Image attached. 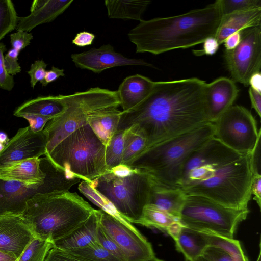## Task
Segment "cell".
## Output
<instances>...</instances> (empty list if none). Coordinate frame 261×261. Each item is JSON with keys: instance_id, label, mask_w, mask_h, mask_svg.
Listing matches in <instances>:
<instances>
[{"instance_id": "f35d334b", "label": "cell", "mask_w": 261, "mask_h": 261, "mask_svg": "<svg viewBox=\"0 0 261 261\" xmlns=\"http://www.w3.org/2000/svg\"><path fill=\"white\" fill-rule=\"evenodd\" d=\"M47 64L42 60H36L32 64L28 74L30 77V84L34 88L36 84L41 82L44 79L46 74Z\"/></svg>"}, {"instance_id": "836d02e7", "label": "cell", "mask_w": 261, "mask_h": 261, "mask_svg": "<svg viewBox=\"0 0 261 261\" xmlns=\"http://www.w3.org/2000/svg\"><path fill=\"white\" fill-rule=\"evenodd\" d=\"M66 251L90 261H121L98 242L83 248Z\"/></svg>"}, {"instance_id": "816d5d0a", "label": "cell", "mask_w": 261, "mask_h": 261, "mask_svg": "<svg viewBox=\"0 0 261 261\" xmlns=\"http://www.w3.org/2000/svg\"><path fill=\"white\" fill-rule=\"evenodd\" d=\"M249 85L253 89L261 93V73H256L253 74L250 78L249 82Z\"/></svg>"}, {"instance_id": "d4e9b609", "label": "cell", "mask_w": 261, "mask_h": 261, "mask_svg": "<svg viewBox=\"0 0 261 261\" xmlns=\"http://www.w3.org/2000/svg\"><path fill=\"white\" fill-rule=\"evenodd\" d=\"M138 224L166 232L173 239L182 226L179 217L150 204H147L144 207Z\"/></svg>"}, {"instance_id": "5b68a950", "label": "cell", "mask_w": 261, "mask_h": 261, "mask_svg": "<svg viewBox=\"0 0 261 261\" xmlns=\"http://www.w3.org/2000/svg\"><path fill=\"white\" fill-rule=\"evenodd\" d=\"M214 128V123L209 122L153 145L137 155L128 166L146 172L157 184L178 187L188 159L213 137Z\"/></svg>"}, {"instance_id": "f907efd6", "label": "cell", "mask_w": 261, "mask_h": 261, "mask_svg": "<svg viewBox=\"0 0 261 261\" xmlns=\"http://www.w3.org/2000/svg\"><path fill=\"white\" fill-rule=\"evenodd\" d=\"M241 38V31L234 33L228 37L224 42L225 50L234 48L240 43Z\"/></svg>"}, {"instance_id": "52a82bcc", "label": "cell", "mask_w": 261, "mask_h": 261, "mask_svg": "<svg viewBox=\"0 0 261 261\" xmlns=\"http://www.w3.org/2000/svg\"><path fill=\"white\" fill-rule=\"evenodd\" d=\"M106 147L87 124L62 139L45 156L56 167L91 182L108 170Z\"/></svg>"}, {"instance_id": "ac0fdd59", "label": "cell", "mask_w": 261, "mask_h": 261, "mask_svg": "<svg viewBox=\"0 0 261 261\" xmlns=\"http://www.w3.org/2000/svg\"><path fill=\"white\" fill-rule=\"evenodd\" d=\"M72 2V0H35L32 3L30 14L18 17L16 29L29 32L39 25L53 21Z\"/></svg>"}, {"instance_id": "44dd1931", "label": "cell", "mask_w": 261, "mask_h": 261, "mask_svg": "<svg viewBox=\"0 0 261 261\" xmlns=\"http://www.w3.org/2000/svg\"><path fill=\"white\" fill-rule=\"evenodd\" d=\"M100 210H95L87 221L68 236L53 243L54 247L62 250L76 249L97 242Z\"/></svg>"}, {"instance_id": "4316f807", "label": "cell", "mask_w": 261, "mask_h": 261, "mask_svg": "<svg viewBox=\"0 0 261 261\" xmlns=\"http://www.w3.org/2000/svg\"><path fill=\"white\" fill-rule=\"evenodd\" d=\"M173 239L176 250L190 261L201 256L208 246L205 233L183 225Z\"/></svg>"}, {"instance_id": "6f0895ef", "label": "cell", "mask_w": 261, "mask_h": 261, "mask_svg": "<svg viewBox=\"0 0 261 261\" xmlns=\"http://www.w3.org/2000/svg\"><path fill=\"white\" fill-rule=\"evenodd\" d=\"M194 261H207L206 259H205L203 257L200 256Z\"/></svg>"}, {"instance_id": "b9f144b4", "label": "cell", "mask_w": 261, "mask_h": 261, "mask_svg": "<svg viewBox=\"0 0 261 261\" xmlns=\"http://www.w3.org/2000/svg\"><path fill=\"white\" fill-rule=\"evenodd\" d=\"M19 52L11 48L4 56V61L5 69L7 73L12 75H15L21 72V69L18 62V56Z\"/></svg>"}, {"instance_id": "83f0119b", "label": "cell", "mask_w": 261, "mask_h": 261, "mask_svg": "<svg viewBox=\"0 0 261 261\" xmlns=\"http://www.w3.org/2000/svg\"><path fill=\"white\" fill-rule=\"evenodd\" d=\"M150 3L146 0H106L105 4L110 18L141 21L142 15Z\"/></svg>"}, {"instance_id": "60d3db41", "label": "cell", "mask_w": 261, "mask_h": 261, "mask_svg": "<svg viewBox=\"0 0 261 261\" xmlns=\"http://www.w3.org/2000/svg\"><path fill=\"white\" fill-rule=\"evenodd\" d=\"M10 37L12 48L19 52L28 46L33 38L31 33L23 31H17L12 33Z\"/></svg>"}, {"instance_id": "db71d44e", "label": "cell", "mask_w": 261, "mask_h": 261, "mask_svg": "<svg viewBox=\"0 0 261 261\" xmlns=\"http://www.w3.org/2000/svg\"><path fill=\"white\" fill-rule=\"evenodd\" d=\"M9 140L7 135L5 133L0 132V143L5 145Z\"/></svg>"}, {"instance_id": "f6af8a7d", "label": "cell", "mask_w": 261, "mask_h": 261, "mask_svg": "<svg viewBox=\"0 0 261 261\" xmlns=\"http://www.w3.org/2000/svg\"><path fill=\"white\" fill-rule=\"evenodd\" d=\"M219 44L215 37L206 38L203 42V49L195 50L194 54L197 56L202 55H213L218 49Z\"/></svg>"}, {"instance_id": "ab89813d", "label": "cell", "mask_w": 261, "mask_h": 261, "mask_svg": "<svg viewBox=\"0 0 261 261\" xmlns=\"http://www.w3.org/2000/svg\"><path fill=\"white\" fill-rule=\"evenodd\" d=\"M45 261H90L66 250L53 247L48 252Z\"/></svg>"}, {"instance_id": "6da1fadb", "label": "cell", "mask_w": 261, "mask_h": 261, "mask_svg": "<svg viewBox=\"0 0 261 261\" xmlns=\"http://www.w3.org/2000/svg\"><path fill=\"white\" fill-rule=\"evenodd\" d=\"M206 84L196 77L154 82L146 98L121 111L117 130L130 128L141 135L147 148L211 122L205 96Z\"/></svg>"}, {"instance_id": "d6986e66", "label": "cell", "mask_w": 261, "mask_h": 261, "mask_svg": "<svg viewBox=\"0 0 261 261\" xmlns=\"http://www.w3.org/2000/svg\"><path fill=\"white\" fill-rule=\"evenodd\" d=\"M49 160L45 156L21 161L0 168V179L28 184L42 182L46 176Z\"/></svg>"}, {"instance_id": "1f68e13d", "label": "cell", "mask_w": 261, "mask_h": 261, "mask_svg": "<svg viewBox=\"0 0 261 261\" xmlns=\"http://www.w3.org/2000/svg\"><path fill=\"white\" fill-rule=\"evenodd\" d=\"M52 242L35 237L25 247L17 261H45Z\"/></svg>"}, {"instance_id": "2e32d148", "label": "cell", "mask_w": 261, "mask_h": 261, "mask_svg": "<svg viewBox=\"0 0 261 261\" xmlns=\"http://www.w3.org/2000/svg\"><path fill=\"white\" fill-rule=\"evenodd\" d=\"M35 237L20 216L0 217V251L11 254L18 259Z\"/></svg>"}, {"instance_id": "bcb514c9", "label": "cell", "mask_w": 261, "mask_h": 261, "mask_svg": "<svg viewBox=\"0 0 261 261\" xmlns=\"http://www.w3.org/2000/svg\"><path fill=\"white\" fill-rule=\"evenodd\" d=\"M95 35L91 33L83 31L79 32L72 40V43L76 46L84 47L92 44Z\"/></svg>"}, {"instance_id": "8d00e7d4", "label": "cell", "mask_w": 261, "mask_h": 261, "mask_svg": "<svg viewBox=\"0 0 261 261\" xmlns=\"http://www.w3.org/2000/svg\"><path fill=\"white\" fill-rule=\"evenodd\" d=\"M97 242L105 249L121 261H127L123 251L114 240L99 224L97 232Z\"/></svg>"}, {"instance_id": "9f6ffc18", "label": "cell", "mask_w": 261, "mask_h": 261, "mask_svg": "<svg viewBox=\"0 0 261 261\" xmlns=\"http://www.w3.org/2000/svg\"><path fill=\"white\" fill-rule=\"evenodd\" d=\"M144 261H163V260H161L160 259H159V258H156L155 256H154L152 258H149L148 259H147V260H145Z\"/></svg>"}, {"instance_id": "9c48e42d", "label": "cell", "mask_w": 261, "mask_h": 261, "mask_svg": "<svg viewBox=\"0 0 261 261\" xmlns=\"http://www.w3.org/2000/svg\"><path fill=\"white\" fill-rule=\"evenodd\" d=\"M249 212L248 208H232L203 196L187 195L179 220L183 226L196 231L233 239Z\"/></svg>"}, {"instance_id": "74e56055", "label": "cell", "mask_w": 261, "mask_h": 261, "mask_svg": "<svg viewBox=\"0 0 261 261\" xmlns=\"http://www.w3.org/2000/svg\"><path fill=\"white\" fill-rule=\"evenodd\" d=\"M6 50L5 45L0 42V89L6 91H11L14 86L13 76L9 74L4 65V52Z\"/></svg>"}, {"instance_id": "f5cc1de1", "label": "cell", "mask_w": 261, "mask_h": 261, "mask_svg": "<svg viewBox=\"0 0 261 261\" xmlns=\"http://www.w3.org/2000/svg\"><path fill=\"white\" fill-rule=\"evenodd\" d=\"M0 261H17L13 255L0 251Z\"/></svg>"}, {"instance_id": "94428289", "label": "cell", "mask_w": 261, "mask_h": 261, "mask_svg": "<svg viewBox=\"0 0 261 261\" xmlns=\"http://www.w3.org/2000/svg\"><path fill=\"white\" fill-rule=\"evenodd\" d=\"M185 261H190V260H187V259H185Z\"/></svg>"}, {"instance_id": "4dcf8cb0", "label": "cell", "mask_w": 261, "mask_h": 261, "mask_svg": "<svg viewBox=\"0 0 261 261\" xmlns=\"http://www.w3.org/2000/svg\"><path fill=\"white\" fill-rule=\"evenodd\" d=\"M79 191L100 210L119 219H124L116 210L113 205L90 182L83 180L78 186Z\"/></svg>"}, {"instance_id": "8fae6325", "label": "cell", "mask_w": 261, "mask_h": 261, "mask_svg": "<svg viewBox=\"0 0 261 261\" xmlns=\"http://www.w3.org/2000/svg\"><path fill=\"white\" fill-rule=\"evenodd\" d=\"M213 123V137L243 155L251 154L260 139L254 117L242 106L232 105Z\"/></svg>"}, {"instance_id": "7a4b0ae2", "label": "cell", "mask_w": 261, "mask_h": 261, "mask_svg": "<svg viewBox=\"0 0 261 261\" xmlns=\"http://www.w3.org/2000/svg\"><path fill=\"white\" fill-rule=\"evenodd\" d=\"M255 174L251 154L243 155L212 137L190 155L178 185L186 195L225 206L248 208Z\"/></svg>"}, {"instance_id": "9a60e30c", "label": "cell", "mask_w": 261, "mask_h": 261, "mask_svg": "<svg viewBox=\"0 0 261 261\" xmlns=\"http://www.w3.org/2000/svg\"><path fill=\"white\" fill-rule=\"evenodd\" d=\"M71 58L77 67L95 73L112 67L127 65L154 67L143 60L128 58L115 52L114 47L109 44L103 45L98 48H92L81 53L72 54Z\"/></svg>"}, {"instance_id": "ee69618b", "label": "cell", "mask_w": 261, "mask_h": 261, "mask_svg": "<svg viewBox=\"0 0 261 261\" xmlns=\"http://www.w3.org/2000/svg\"><path fill=\"white\" fill-rule=\"evenodd\" d=\"M28 120L29 127L34 133H38L44 129L50 118L35 115H25L21 117Z\"/></svg>"}, {"instance_id": "484cf974", "label": "cell", "mask_w": 261, "mask_h": 261, "mask_svg": "<svg viewBox=\"0 0 261 261\" xmlns=\"http://www.w3.org/2000/svg\"><path fill=\"white\" fill-rule=\"evenodd\" d=\"M64 109V106L59 95L40 96L23 102L15 109L13 114L18 117L35 115L51 119L60 115Z\"/></svg>"}, {"instance_id": "ffe728a7", "label": "cell", "mask_w": 261, "mask_h": 261, "mask_svg": "<svg viewBox=\"0 0 261 261\" xmlns=\"http://www.w3.org/2000/svg\"><path fill=\"white\" fill-rule=\"evenodd\" d=\"M154 82L140 74L125 78L119 86V98L123 111H127L138 105L152 91Z\"/></svg>"}, {"instance_id": "f1b7e54d", "label": "cell", "mask_w": 261, "mask_h": 261, "mask_svg": "<svg viewBox=\"0 0 261 261\" xmlns=\"http://www.w3.org/2000/svg\"><path fill=\"white\" fill-rule=\"evenodd\" d=\"M122 165L128 166L130 162L146 147L145 139L131 129L125 130Z\"/></svg>"}, {"instance_id": "3957f363", "label": "cell", "mask_w": 261, "mask_h": 261, "mask_svg": "<svg viewBox=\"0 0 261 261\" xmlns=\"http://www.w3.org/2000/svg\"><path fill=\"white\" fill-rule=\"evenodd\" d=\"M222 15L215 1L206 7L179 15L142 20L128 33L136 53L159 55L187 48L215 37Z\"/></svg>"}, {"instance_id": "91938a15", "label": "cell", "mask_w": 261, "mask_h": 261, "mask_svg": "<svg viewBox=\"0 0 261 261\" xmlns=\"http://www.w3.org/2000/svg\"><path fill=\"white\" fill-rule=\"evenodd\" d=\"M257 261H260V253H259V256Z\"/></svg>"}, {"instance_id": "d590c367", "label": "cell", "mask_w": 261, "mask_h": 261, "mask_svg": "<svg viewBox=\"0 0 261 261\" xmlns=\"http://www.w3.org/2000/svg\"><path fill=\"white\" fill-rule=\"evenodd\" d=\"M208 246L220 248L230 254L233 258L244 252L238 240L217 235L205 233Z\"/></svg>"}, {"instance_id": "f546056e", "label": "cell", "mask_w": 261, "mask_h": 261, "mask_svg": "<svg viewBox=\"0 0 261 261\" xmlns=\"http://www.w3.org/2000/svg\"><path fill=\"white\" fill-rule=\"evenodd\" d=\"M125 132L117 130L106 147L105 159L108 170L121 164Z\"/></svg>"}, {"instance_id": "30bf717a", "label": "cell", "mask_w": 261, "mask_h": 261, "mask_svg": "<svg viewBox=\"0 0 261 261\" xmlns=\"http://www.w3.org/2000/svg\"><path fill=\"white\" fill-rule=\"evenodd\" d=\"M81 179L73 173L55 166L49 160L44 180L28 184L0 179V217L20 216L27 202L39 194L68 191Z\"/></svg>"}, {"instance_id": "e0dca14e", "label": "cell", "mask_w": 261, "mask_h": 261, "mask_svg": "<svg viewBox=\"0 0 261 261\" xmlns=\"http://www.w3.org/2000/svg\"><path fill=\"white\" fill-rule=\"evenodd\" d=\"M239 91L236 82L227 77H220L206 83L205 96L211 122L233 105Z\"/></svg>"}, {"instance_id": "7402d4cb", "label": "cell", "mask_w": 261, "mask_h": 261, "mask_svg": "<svg viewBox=\"0 0 261 261\" xmlns=\"http://www.w3.org/2000/svg\"><path fill=\"white\" fill-rule=\"evenodd\" d=\"M261 25V8H257L222 16L215 38L219 45L231 34L248 28Z\"/></svg>"}, {"instance_id": "5bb4252c", "label": "cell", "mask_w": 261, "mask_h": 261, "mask_svg": "<svg viewBox=\"0 0 261 261\" xmlns=\"http://www.w3.org/2000/svg\"><path fill=\"white\" fill-rule=\"evenodd\" d=\"M47 140L43 132H33L29 126L18 129L0 151V168L45 154Z\"/></svg>"}, {"instance_id": "11a10c76", "label": "cell", "mask_w": 261, "mask_h": 261, "mask_svg": "<svg viewBox=\"0 0 261 261\" xmlns=\"http://www.w3.org/2000/svg\"><path fill=\"white\" fill-rule=\"evenodd\" d=\"M233 261H248L244 253L233 257Z\"/></svg>"}, {"instance_id": "8992f818", "label": "cell", "mask_w": 261, "mask_h": 261, "mask_svg": "<svg viewBox=\"0 0 261 261\" xmlns=\"http://www.w3.org/2000/svg\"><path fill=\"white\" fill-rule=\"evenodd\" d=\"M89 182L123 218L138 224L148 204L153 181L146 172L121 164Z\"/></svg>"}, {"instance_id": "e575fe53", "label": "cell", "mask_w": 261, "mask_h": 261, "mask_svg": "<svg viewBox=\"0 0 261 261\" xmlns=\"http://www.w3.org/2000/svg\"><path fill=\"white\" fill-rule=\"evenodd\" d=\"M222 16L249 9L261 8L260 0H217Z\"/></svg>"}, {"instance_id": "7c38bea8", "label": "cell", "mask_w": 261, "mask_h": 261, "mask_svg": "<svg viewBox=\"0 0 261 261\" xmlns=\"http://www.w3.org/2000/svg\"><path fill=\"white\" fill-rule=\"evenodd\" d=\"M241 33L239 44L232 50H225L224 58L232 80L247 86L251 77L260 72L261 25Z\"/></svg>"}, {"instance_id": "277c9868", "label": "cell", "mask_w": 261, "mask_h": 261, "mask_svg": "<svg viewBox=\"0 0 261 261\" xmlns=\"http://www.w3.org/2000/svg\"><path fill=\"white\" fill-rule=\"evenodd\" d=\"M94 210L76 193L56 191L34 196L20 217L35 237L53 243L84 223Z\"/></svg>"}, {"instance_id": "c3c4849f", "label": "cell", "mask_w": 261, "mask_h": 261, "mask_svg": "<svg viewBox=\"0 0 261 261\" xmlns=\"http://www.w3.org/2000/svg\"><path fill=\"white\" fill-rule=\"evenodd\" d=\"M64 70L52 66L51 68L46 71L44 79L40 84L42 86H46L48 84L54 82L60 76H64Z\"/></svg>"}, {"instance_id": "680465c9", "label": "cell", "mask_w": 261, "mask_h": 261, "mask_svg": "<svg viewBox=\"0 0 261 261\" xmlns=\"http://www.w3.org/2000/svg\"><path fill=\"white\" fill-rule=\"evenodd\" d=\"M5 145L0 143V151L3 149V148H4Z\"/></svg>"}, {"instance_id": "681fc988", "label": "cell", "mask_w": 261, "mask_h": 261, "mask_svg": "<svg viewBox=\"0 0 261 261\" xmlns=\"http://www.w3.org/2000/svg\"><path fill=\"white\" fill-rule=\"evenodd\" d=\"M251 106L259 117L261 116V93L250 87L248 90Z\"/></svg>"}, {"instance_id": "7bdbcfd3", "label": "cell", "mask_w": 261, "mask_h": 261, "mask_svg": "<svg viewBox=\"0 0 261 261\" xmlns=\"http://www.w3.org/2000/svg\"><path fill=\"white\" fill-rule=\"evenodd\" d=\"M207 261H233V258L226 252L217 247L208 246L202 255Z\"/></svg>"}, {"instance_id": "7dc6e473", "label": "cell", "mask_w": 261, "mask_h": 261, "mask_svg": "<svg viewBox=\"0 0 261 261\" xmlns=\"http://www.w3.org/2000/svg\"><path fill=\"white\" fill-rule=\"evenodd\" d=\"M251 193L253 195V199L256 201L259 208L261 206V174H254L251 186Z\"/></svg>"}, {"instance_id": "603a6c76", "label": "cell", "mask_w": 261, "mask_h": 261, "mask_svg": "<svg viewBox=\"0 0 261 261\" xmlns=\"http://www.w3.org/2000/svg\"><path fill=\"white\" fill-rule=\"evenodd\" d=\"M186 196L178 187L164 186L153 181L148 204L179 218Z\"/></svg>"}, {"instance_id": "4fadbf2b", "label": "cell", "mask_w": 261, "mask_h": 261, "mask_svg": "<svg viewBox=\"0 0 261 261\" xmlns=\"http://www.w3.org/2000/svg\"><path fill=\"white\" fill-rule=\"evenodd\" d=\"M99 224L123 251L127 261H144L155 256L151 243L126 219L100 210Z\"/></svg>"}, {"instance_id": "d6a6232c", "label": "cell", "mask_w": 261, "mask_h": 261, "mask_svg": "<svg viewBox=\"0 0 261 261\" xmlns=\"http://www.w3.org/2000/svg\"><path fill=\"white\" fill-rule=\"evenodd\" d=\"M18 17L11 0H0V41L9 33L16 29Z\"/></svg>"}, {"instance_id": "cb8c5ba5", "label": "cell", "mask_w": 261, "mask_h": 261, "mask_svg": "<svg viewBox=\"0 0 261 261\" xmlns=\"http://www.w3.org/2000/svg\"><path fill=\"white\" fill-rule=\"evenodd\" d=\"M118 107H110L97 111L87 119V124L106 146L117 131L121 112Z\"/></svg>"}, {"instance_id": "ba28073f", "label": "cell", "mask_w": 261, "mask_h": 261, "mask_svg": "<svg viewBox=\"0 0 261 261\" xmlns=\"http://www.w3.org/2000/svg\"><path fill=\"white\" fill-rule=\"evenodd\" d=\"M59 95L64 109L60 115L49 120L44 128L47 140L45 155L66 136L87 124V119L93 113L120 106L117 91L100 87Z\"/></svg>"}]
</instances>
